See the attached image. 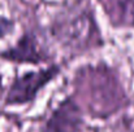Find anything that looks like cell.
<instances>
[{
	"label": "cell",
	"instance_id": "1",
	"mask_svg": "<svg viewBox=\"0 0 134 132\" xmlns=\"http://www.w3.org/2000/svg\"><path fill=\"white\" fill-rule=\"evenodd\" d=\"M59 73L57 66H51L46 70L25 74L18 78L9 89L7 96L8 104H25L31 101L38 91L46 86L56 74Z\"/></svg>",
	"mask_w": 134,
	"mask_h": 132
},
{
	"label": "cell",
	"instance_id": "2",
	"mask_svg": "<svg viewBox=\"0 0 134 132\" xmlns=\"http://www.w3.org/2000/svg\"><path fill=\"white\" fill-rule=\"evenodd\" d=\"M81 111L78 106L66 100L51 115L43 132H78L81 127Z\"/></svg>",
	"mask_w": 134,
	"mask_h": 132
},
{
	"label": "cell",
	"instance_id": "4",
	"mask_svg": "<svg viewBox=\"0 0 134 132\" xmlns=\"http://www.w3.org/2000/svg\"><path fill=\"white\" fill-rule=\"evenodd\" d=\"M104 4L115 22L134 25V0H104Z\"/></svg>",
	"mask_w": 134,
	"mask_h": 132
},
{
	"label": "cell",
	"instance_id": "5",
	"mask_svg": "<svg viewBox=\"0 0 134 132\" xmlns=\"http://www.w3.org/2000/svg\"><path fill=\"white\" fill-rule=\"evenodd\" d=\"M12 27H13V23L9 20L0 17V38H3L7 34H9L12 31Z\"/></svg>",
	"mask_w": 134,
	"mask_h": 132
},
{
	"label": "cell",
	"instance_id": "3",
	"mask_svg": "<svg viewBox=\"0 0 134 132\" xmlns=\"http://www.w3.org/2000/svg\"><path fill=\"white\" fill-rule=\"evenodd\" d=\"M3 56L8 60L16 61V62H33L37 64L42 60L41 53L38 52L37 40L31 34H26L21 40L16 44V47L10 48Z\"/></svg>",
	"mask_w": 134,
	"mask_h": 132
}]
</instances>
